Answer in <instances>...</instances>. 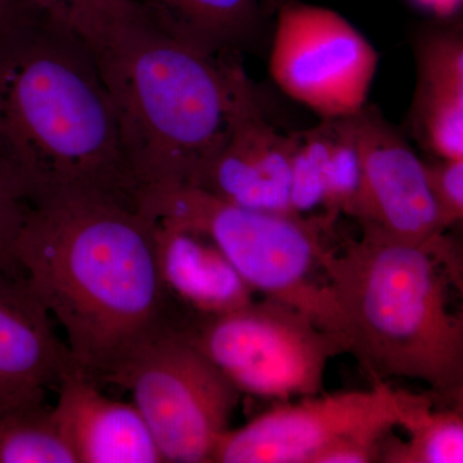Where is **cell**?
Instances as JSON below:
<instances>
[{
	"mask_svg": "<svg viewBox=\"0 0 463 463\" xmlns=\"http://www.w3.org/2000/svg\"><path fill=\"white\" fill-rule=\"evenodd\" d=\"M336 118L294 133L291 154V209L295 215H306L325 203L326 184L330 170L332 145Z\"/></svg>",
	"mask_w": 463,
	"mask_h": 463,
	"instance_id": "cell-19",
	"label": "cell"
},
{
	"mask_svg": "<svg viewBox=\"0 0 463 463\" xmlns=\"http://www.w3.org/2000/svg\"><path fill=\"white\" fill-rule=\"evenodd\" d=\"M106 385L130 392L164 462L170 463H212L241 397L182 326L164 328L134 347Z\"/></svg>",
	"mask_w": 463,
	"mask_h": 463,
	"instance_id": "cell-6",
	"label": "cell"
},
{
	"mask_svg": "<svg viewBox=\"0 0 463 463\" xmlns=\"http://www.w3.org/2000/svg\"><path fill=\"white\" fill-rule=\"evenodd\" d=\"M412 392L374 383L370 390L279 402L216 444L212 463H315L346 439L383 443L401 425Z\"/></svg>",
	"mask_w": 463,
	"mask_h": 463,
	"instance_id": "cell-8",
	"label": "cell"
},
{
	"mask_svg": "<svg viewBox=\"0 0 463 463\" xmlns=\"http://www.w3.org/2000/svg\"><path fill=\"white\" fill-rule=\"evenodd\" d=\"M52 411L76 463L164 462L136 405L106 397L79 373L61 381Z\"/></svg>",
	"mask_w": 463,
	"mask_h": 463,
	"instance_id": "cell-13",
	"label": "cell"
},
{
	"mask_svg": "<svg viewBox=\"0 0 463 463\" xmlns=\"http://www.w3.org/2000/svg\"><path fill=\"white\" fill-rule=\"evenodd\" d=\"M0 163L26 203L81 194L139 206L96 52L36 14L0 36Z\"/></svg>",
	"mask_w": 463,
	"mask_h": 463,
	"instance_id": "cell-2",
	"label": "cell"
},
{
	"mask_svg": "<svg viewBox=\"0 0 463 463\" xmlns=\"http://www.w3.org/2000/svg\"><path fill=\"white\" fill-rule=\"evenodd\" d=\"M350 120L359 175L344 214L359 224L362 237L422 245L443 236L425 163L376 109L365 105Z\"/></svg>",
	"mask_w": 463,
	"mask_h": 463,
	"instance_id": "cell-10",
	"label": "cell"
},
{
	"mask_svg": "<svg viewBox=\"0 0 463 463\" xmlns=\"http://www.w3.org/2000/svg\"><path fill=\"white\" fill-rule=\"evenodd\" d=\"M377 66L373 44L337 12L294 0L277 8L270 76L322 120L361 111Z\"/></svg>",
	"mask_w": 463,
	"mask_h": 463,
	"instance_id": "cell-9",
	"label": "cell"
},
{
	"mask_svg": "<svg viewBox=\"0 0 463 463\" xmlns=\"http://www.w3.org/2000/svg\"><path fill=\"white\" fill-rule=\"evenodd\" d=\"M420 7L428 9L438 16H450L455 14L462 0H413Z\"/></svg>",
	"mask_w": 463,
	"mask_h": 463,
	"instance_id": "cell-23",
	"label": "cell"
},
{
	"mask_svg": "<svg viewBox=\"0 0 463 463\" xmlns=\"http://www.w3.org/2000/svg\"><path fill=\"white\" fill-rule=\"evenodd\" d=\"M414 118L426 146L439 158H463V83H417Z\"/></svg>",
	"mask_w": 463,
	"mask_h": 463,
	"instance_id": "cell-17",
	"label": "cell"
},
{
	"mask_svg": "<svg viewBox=\"0 0 463 463\" xmlns=\"http://www.w3.org/2000/svg\"><path fill=\"white\" fill-rule=\"evenodd\" d=\"M33 14L72 30L93 50L123 27L142 21L134 0H20Z\"/></svg>",
	"mask_w": 463,
	"mask_h": 463,
	"instance_id": "cell-18",
	"label": "cell"
},
{
	"mask_svg": "<svg viewBox=\"0 0 463 463\" xmlns=\"http://www.w3.org/2000/svg\"><path fill=\"white\" fill-rule=\"evenodd\" d=\"M155 29L213 54H236L254 35L261 0H134Z\"/></svg>",
	"mask_w": 463,
	"mask_h": 463,
	"instance_id": "cell-15",
	"label": "cell"
},
{
	"mask_svg": "<svg viewBox=\"0 0 463 463\" xmlns=\"http://www.w3.org/2000/svg\"><path fill=\"white\" fill-rule=\"evenodd\" d=\"M407 440L383 438L379 462L386 463H462V405L432 410L429 397L412 394L401 421Z\"/></svg>",
	"mask_w": 463,
	"mask_h": 463,
	"instance_id": "cell-16",
	"label": "cell"
},
{
	"mask_svg": "<svg viewBox=\"0 0 463 463\" xmlns=\"http://www.w3.org/2000/svg\"><path fill=\"white\" fill-rule=\"evenodd\" d=\"M191 340L242 394L286 402L319 394L339 335L282 301L264 298L212 316H188Z\"/></svg>",
	"mask_w": 463,
	"mask_h": 463,
	"instance_id": "cell-7",
	"label": "cell"
},
{
	"mask_svg": "<svg viewBox=\"0 0 463 463\" xmlns=\"http://www.w3.org/2000/svg\"><path fill=\"white\" fill-rule=\"evenodd\" d=\"M156 236L167 291L188 315H218L254 298V291L205 237L158 222Z\"/></svg>",
	"mask_w": 463,
	"mask_h": 463,
	"instance_id": "cell-14",
	"label": "cell"
},
{
	"mask_svg": "<svg viewBox=\"0 0 463 463\" xmlns=\"http://www.w3.org/2000/svg\"><path fill=\"white\" fill-rule=\"evenodd\" d=\"M291 2V0H261L268 8H279V5H285V3Z\"/></svg>",
	"mask_w": 463,
	"mask_h": 463,
	"instance_id": "cell-24",
	"label": "cell"
},
{
	"mask_svg": "<svg viewBox=\"0 0 463 463\" xmlns=\"http://www.w3.org/2000/svg\"><path fill=\"white\" fill-rule=\"evenodd\" d=\"M30 14L33 12L27 9L20 0H0V36L14 29Z\"/></svg>",
	"mask_w": 463,
	"mask_h": 463,
	"instance_id": "cell-22",
	"label": "cell"
},
{
	"mask_svg": "<svg viewBox=\"0 0 463 463\" xmlns=\"http://www.w3.org/2000/svg\"><path fill=\"white\" fill-rule=\"evenodd\" d=\"M425 170L441 224L448 230L463 218V158H439L425 163Z\"/></svg>",
	"mask_w": 463,
	"mask_h": 463,
	"instance_id": "cell-20",
	"label": "cell"
},
{
	"mask_svg": "<svg viewBox=\"0 0 463 463\" xmlns=\"http://www.w3.org/2000/svg\"><path fill=\"white\" fill-rule=\"evenodd\" d=\"M139 207L158 223L205 237L252 291L297 307L344 339L331 289L319 279L334 219L248 209L196 187L143 191Z\"/></svg>",
	"mask_w": 463,
	"mask_h": 463,
	"instance_id": "cell-5",
	"label": "cell"
},
{
	"mask_svg": "<svg viewBox=\"0 0 463 463\" xmlns=\"http://www.w3.org/2000/svg\"><path fill=\"white\" fill-rule=\"evenodd\" d=\"M141 192L199 188L254 90L236 54H213L138 21L96 51Z\"/></svg>",
	"mask_w": 463,
	"mask_h": 463,
	"instance_id": "cell-3",
	"label": "cell"
},
{
	"mask_svg": "<svg viewBox=\"0 0 463 463\" xmlns=\"http://www.w3.org/2000/svg\"><path fill=\"white\" fill-rule=\"evenodd\" d=\"M25 206L26 201L21 196L16 183L0 163V273L21 274L14 246Z\"/></svg>",
	"mask_w": 463,
	"mask_h": 463,
	"instance_id": "cell-21",
	"label": "cell"
},
{
	"mask_svg": "<svg viewBox=\"0 0 463 463\" xmlns=\"http://www.w3.org/2000/svg\"><path fill=\"white\" fill-rule=\"evenodd\" d=\"M322 269L347 353L373 383L421 381L462 405L463 322L448 294L458 267L444 234L422 245L361 237L326 250Z\"/></svg>",
	"mask_w": 463,
	"mask_h": 463,
	"instance_id": "cell-4",
	"label": "cell"
},
{
	"mask_svg": "<svg viewBox=\"0 0 463 463\" xmlns=\"http://www.w3.org/2000/svg\"><path fill=\"white\" fill-rule=\"evenodd\" d=\"M292 147L294 136L279 133L264 118L252 90L199 188L234 205L295 215L289 200Z\"/></svg>",
	"mask_w": 463,
	"mask_h": 463,
	"instance_id": "cell-11",
	"label": "cell"
},
{
	"mask_svg": "<svg viewBox=\"0 0 463 463\" xmlns=\"http://www.w3.org/2000/svg\"><path fill=\"white\" fill-rule=\"evenodd\" d=\"M72 373L48 310L21 274L0 273V411L44 403L47 390Z\"/></svg>",
	"mask_w": 463,
	"mask_h": 463,
	"instance_id": "cell-12",
	"label": "cell"
},
{
	"mask_svg": "<svg viewBox=\"0 0 463 463\" xmlns=\"http://www.w3.org/2000/svg\"><path fill=\"white\" fill-rule=\"evenodd\" d=\"M21 276L62 326L76 373L97 386L183 315L161 273L156 222L96 194L29 201L14 246Z\"/></svg>",
	"mask_w": 463,
	"mask_h": 463,
	"instance_id": "cell-1",
	"label": "cell"
}]
</instances>
